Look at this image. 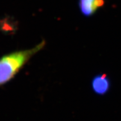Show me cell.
<instances>
[{"label":"cell","mask_w":121,"mask_h":121,"mask_svg":"<svg viewBox=\"0 0 121 121\" xmlns=\"http://www.w3.org/2000/svg\"><path fill=\"white\" fill-rule=\"evenodd\" d=\"M45 45L43 40L29 49L16 51L0 57V86L10 82L29 60Z\"/></svg>","instance_id":"6da1fadb"},{"label":"cell","mask_w":121,"mask_h":121,"mask_svg":"<svg viewBox=\"0 0 121 121\" xmlns=\"http://www.w3.org/2000/svg\"><path fill=\"white\" fill-rule=\"evenodd\" d=\"M104 4V0H78L80 12L85 17L91 16Z\"/></svg>","instance_id":"7a4b0ae2"},{"label":"cell","mask_w":121,"mask_h":121,"mask_svg":"<svg viewBox=\"0 0 121 121\" xmlns=\"http://www.w3.org/2000/svg\"><path fill=\"white\" fill-rule=\"evenodd\" d=\"M8 22L6 20H4L2 22H0V30L4 33L13 32L14 31V27L12 25L11 22L8 24Z\"/></svg>","instance_id":"277c9868"},{"label":"cell","mask_w":121,"mask_h":121,"mask_svg":"<svg viewBox=\"0 0 121 121\" xmlns=\"http://www.w3.org/2000/svg\"><path fill=\"white\" fill-rule=\"evenodd\" d=\"M91 86L95 93L98 95H103L109 90V82L105 75H99L93 78Z\"/></svg>","instance_id":"3957f363"}]
</instances>
